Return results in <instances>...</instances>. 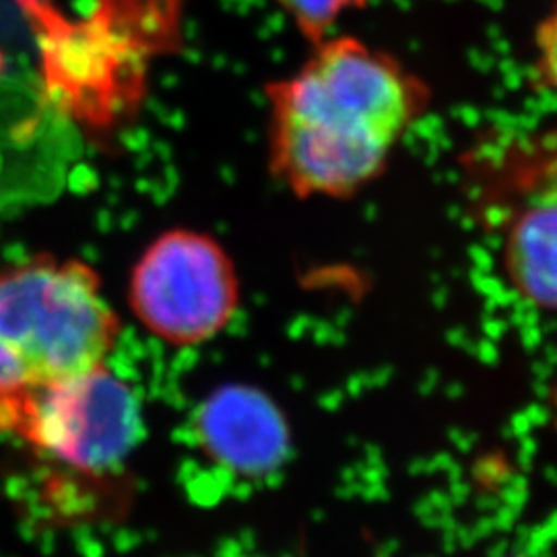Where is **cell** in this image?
<instances>
[{
  "instance_id": "obj_1",
  "label": "cell",
  "mask_w": 557,
  "mask_h": 557,
  "mask_svg": "<svg viewBox=\"0 0 557 557\" xmlns=\"http://www.w3.org/2000/svg\"><path fill=\"white\" fill-rule=\"evenodd\" d=\"M269 170L298 199H349L379 180L428 103L395 57L326 36L289 77L267 85Z\"/></svg>"
},
{
  "instance_id": "obj_2",
  "label": "cell",
  "mask_w": 557,
  "mask_h": 557,
  "mask_svg": "<svg viewBox=\"0 0 557 557\" xmlns=\"http://www.w3.org/2000/svg\"><path fill=\"white\" fill-rule=\"evenodd\" d=\"M120 331L87 262L40 255L0 267V400L108 361Z\"/></svg>"
},
{
  "instance_id": "obj_3",
  "label": "cell",
  "mask_w": 557,
  "mask_h": 557,
  "mask_svg": "<svg viewBox=\"0 0 557 557\" xmlns=\"http://www.w3.org/2000/svg\"><path fill=\"white\" fill-rule=\"evenodd\" d=\"M0 432L40 457L83 473H103L143 436L137 391L108 361L69 379L0 400Z\"/></svg>"
},
{
  "instance_id": "obj_4",
  "label": "cell",
  "mask_w": 557,
  "mask_h": 557,
  "mask_svg": "<svg viewBox=\"0 0 557 557\" xmlns=\"http://www.w3.org/2000/svg\"><path fill=\"white\" fill-rule=\"evenodd\" d=\"M128 308L147 333L168 345L209 343L238 314V269L213 236L168 230L135 262Z\"/></svg>"
},
{
  "instance_id": "obj_5",
  "label": "cell",
  "mask_w": 557,
  "mask_h": 557,
  "mask_svg": "<svg viewBox=\"0 0 557 557\" xmlns=\"http://www.w3.org/2000/svg\"><path fill=\"white\" fill-rule=\"evenodd\" d=\"M202 450L220 465L248 475L275 469L289 450V428L277 403L259 386L223 384L195 416Z\"/></svg>"
},
{
  "instance_id": "obj_6",
  "label": "cell",
  "mask_w": 557,
  "mask_h": 557,
  "mask_svg": "<svg viewBox=\"0 0 557 557\" xmlns=\"http://www.w3.org/2000/svg\"><path fill=\"white\" fill-rule=\"evenodd\" d=\"M502 252L520 298L557 310V193L535 197L518 211Z\"/></svg>"
},
{
  "instance_id": "obj_7",
  "label": "cell",
  "mask_w": 557,
  "mask_h": 557,
  "mask_svg": "<svg viewBox=\"0 0 557 557\" xmlns=\"http://www.w3.org/2000/svg\"><path fill=\"white\" fill-rule=\"evenodd\" d=\"M312 44L324 40L345 13L361 9L368 0H275Z\"/></svg>"
},
{
  "instance_id": "obj_8",
  "label": "cell",
  "mask_w": 557,
  "mask_h": 557,
  "mask_svg": "<svg viewBox=\"0 0 557 557\" xmlns=\"http://www.w3.org/2000/svg\"><path fill=\"white\" fill-rule=\"evenodd\" d=\"M537 48V69L541 79L557 96V0L549 15L539 23L535 32Z\"/></svg>"
}]
</instances>
